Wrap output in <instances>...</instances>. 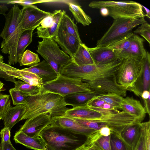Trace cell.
Wrapping results in <instances>:
<instances>
[{"label":"cell","mask_w":150,"mask_h":150,"mask_svg":"<svg viewBox=\"0 0 150 150\" xmlns=\"http://www.w3.org/2000/svg\"><path fill=\"white\" fill-rule=\"evenodd\" d=\"M24 104L26 108L21 120L43 114L55 119L63 116L69 109L63 97L42 89L38 93L29 96Z\"/></svg>","instance_id":"7a4b0ae2"},{"label":"cell","mask_w":150,"mask_h":150,"mask_svg":"<svg viewBox=\"0 0 150 150\" xmlns=\"http://www.w3.org/2000/svg\"><path fill=\"white\" fill-rule=\"evenodd\" d=\"M8 11V6L4 4H0V14L5 15Z\"/></svg>","instance_id":"816d5d0a"},{"label":"cell","mask_w":150,"mask_h":150,"mask_svg":"<svg viewBox=\"0 0 150 150\" xmlns=\"http://www.w3.org/2000/svg\"><path fill=\"white\" fill-rule=\"evenodd\" d=\"M141 97L143 100H146L150 98V90L143 91L141 94Z\"/></svg>","instance_id":"f907efd6"},{"label":"cell","mask_w":150,"mask_h":150,"mask_svg":"<svg viewBox=\"0 0 150 150\" xmlns=\"http://www.w3.org/2000/svg\"><path fill=\"white\" fill-rule=\"evenodd\" d=\"M144 104V108L146 113L150 115V98L146 100H143Z\"/></svg>","instance_id":"681fc988"},{"label":"cell","mask_w":150,"mask_h":150,"mask_svg":"<svg viewBox=\"0 0 150 150\" xmlns=\"http://www.w3.org/2000/svg\"><path fill=\"white\" fill-rule=\"evenodd\" d=\"M110 141L111 150H133L117 134L111 132Z\"/></svg>","instance_id":"d6a6232c"},{"label":"cell","mask_w":150,"mask_h":150,"mask_svg":"<svg viewBox=\"0 0 150 150\" xmlns=\"http://www.w3.org/2000/svg\"><path fill=\"white\" fill-rule=\"evenodd\" d=\"M51 13L42 10L36 6L31 5L22 9V25L24 30L36 28L42 21Z\"/></svg>","instance_id":"7c38bea8"},{"label":"cell","mask_w":150,"mask_h":150,"mask_svg":"<svg viewBox=\"0 0 150 150\" xmlns=\"http://www.w3.org/2000/svg\"><path fill=\"white\" fill-rule=\"evenodd\" d=\"M0 150H1V146L0 145Z\"/></svg>","instance_id":"680465c9"},{"label":"cell","mask_w":150,"mask_h":150,"mask_svg":"<svg viewBox=\"0 0 150 150\" xmlns=\"http://www.w3.org/2000/svg\"><path fill=\"white\" fill-rule=\"evenodd\" d=\"M96 9L105 8L109 12V16L114 19L121 18H144L145 14L142 4L130 1H94L88 5Z\"/></svg>","instance_id":"8992f818"},{"label":"cell","mask_w":150,"mask_h":150,"mask_svg":"<svg viewBox=\"0 0 150 150\" xmlns=\"http://www.w3.org/2000/svg\"><path fill=\"white\" fill-rule=\"evenodd\" d=\"M73 119L81 125L95 130L98 131L102 127H106L110 129L111 132L119 134L126 126L136 122H141L122 111L91 119Z\"/></svg>","instance_id":"5b68a950"},{"label":"cell","mask_w":150,"mask_h":150,"mask_svg":"<svg viewBox=\"0 0 150 150\" xmlns=\"http://www.w3.org/2000/svg\"><path fill=\"white\" fill-rule=\"evenodd\" d=\"M71 61L78 65L95 64L88 50V47L83 43L79 44Z\"/></svg>","instance_id":"484cf974"},{"label":"cell","mask_w":150,"mask_h":150,"mask_svg":"<svg viewBox=\"0 0 150 150\" xmlns=\"http://www.w3.org/2000/svg\"><path fill=\"white\" fill-rule=\"evenodd\" d=\"M123 59L106 64L78 65L74 64L71 74L87 83L90 89L98 95L114 93L125 97L127 90L117 82L116 74Z\"/></svg>","instance_id":"6da1fadb"},{"label":"cell","mask_w":150,"mask_h":150,"mask_svg":"<svg viewBox=\"0 0 150 150\" xmlns=\"http://www.w3.org/2000/svg\"><path fill=\"white\" fill-rule=\"evenodd\" d=\"M98 95L91 91L74 93L65 96L63 98L67 105L75 108L85 105L90 100Z\"/></svg>","instance_id":"603a6c76"},{"label":"cell","mask_w":150,"mask_h":150,"mask_svg":"<svg viewBox=\"0 0 150 150\" xmlns=\"http://www.w3.org/2000/svg\"><path fill=\"white\" fill-rule=\"evenodd\" d=\"M0 145L1 150H16L13 146L10 141L3 143L1 142Z\"/></svg>","instance_id":"7dc6e473"},{"label":"cell","mask_w":150,"mask_h":150,"mask_svg":"<svg viewBox=\"0 0 150 150\" xmlns=\"http://www.w3.org/2000/svg\"><path fill=\"white\" fill-rule=\"evenodd\" d=\"M101 136L99 131H96L87 137L85 142L76 150H88Z\"/></svg>","instance_id":"f35d334b"},{"label":"cell","mask_w":150,"mask_h":150,"mask_svg":"<svg viewBox=\"0 0 150 150\" xmlns=\"http://www.w3.org/2000/svg\"><path fill=\"white\" fill-rule=\"evenodd\" d=\"M11 106L10 95L0 93V121L4 120L6 113Z\"/></svg>","instance_id":"8d00e7d4"},{"label":"cell","mask_w":150,"mask_h":150,"mask_svg":"<svg viewBox=\"0 0 150 150\" xmlns=\"http://www.w3.org/2000/svg\"><path fill=\"white\" fill-rule=\"evenodd\" d=\"M4 3L7 4H17L21 5L23 6H25L31 5H33L36 4L47 2H48L53 1L46 0H13L4 1Z\"/></svg>","instance_id":"ab89813d"},{"label":"cell","mask_w":150,"mask_h":150,"mask_svg":"<svg viewBox=\"0 0 150 150\" xmlns=\"http://www.w3.org/2000/svg\"><path fill=\"white\" fill-rule=\"evenodd\" d=\"M143 63V91L150 90V54L146 51L145 56L142 59Z\"/></svg>","instance_id":"f546056e"},{"label":"cell","mask_w":150,"mask_h":150,"mask_svg":"<svg viewBox=\"0 0 150 150\" xmlns=\"http://www.w3.org/2000/svg\"><path fill=\"white\" fill-rule=\"evenodd\" d=\"M97 97L117 109L120 108L124 98L120 95L114 93L99 94Z\"/></svg>","instance_id":"836d02e7"},{"label":"cell","mask_w":150,"mask_h":150,"mask_svg":"<svg viewBox=\"0 0 150 150\" xmlns=\"http://www.w3.org/2000/svg\"><path fill=\"white\" fill-rule=\"evenodd\" d=\"M97 96L90 100L86 104L89 108H101L105 103L98 98Z\"/></svg>","instance_id":"7bdbcfd3"},{"label":"cell","mask_w":150,"mask_h":150,"mask_svg":"<svg viewBox=\"0 0 150 150\" xmlns=\"http://www.w3.org/2000/svg\"><path fill=\"white\" fill-rule=\"evenodd\" d=\"M11 130L8 127H4L0 132V135L2 142H8L10 141Z\"/></svg>","instance_id":"f6af8a7d"},{"label":"cell","mask_w":150,"mask_h":150,"mask_svg":"<svg viewBox=\"0 0 150 150\" xmlns=\"http://www.w3.org/2000/svg\"><path fill=\"white\" fill-rule=\"evenodd\" d=\"M62 14L61 10H55L44 18L36 28L37 36L42 39L54 37L57 33Z\"/></svg>","instance_id":"8fae6325"},{"label":"cell","mask_w":150,"mask_h":150,"mask_svg":"<svg viewBox=\"0 0 150 150\" xmlns=\"http://www.w3.org/2000/svg\"><path fill=\"white\" fill-rule=\"evenodd\" d=\"M35 28L24 30L21 35L18 42L17 48V61L19 62L26 48L32 41L33 32Z\"/></svg>","instance_id":"f1b7e54d"},{"label":"cell","mask_w":150,"mask_h":150,"mask_svg":"<svg viewBox=\"0 0 150 150\" xmlns=\"http://www.w3.org/2000/svg\"><path fill=\"white\" fill-rule=\"evenodd\" d=\"M134 34L132 33L123 38L107 47L114 50L120 52L127 49L129 46L131 38Z\"/></svg>","instance_id":"e575fe53"},{"label":"cell","mask_w":150,"mask_h":150,"mask_svg":"<svg viewBox=\"0 0 150 150\" xmlns=\"http://www.w3.org/2000/svg\"><path fill=\"white\" fill-rule=\"evenodd\" d=\"M54 122L62 127L87 137L96 131L81 125L73 119L64 116L55 119Z\"/></svg>","instance_id":"44dd1931"},{"label":"cell","mask_w":150,"mask_h":150,"mask_svg":"<svg viewBox=\"0 0 150 150\" xmlns=\"http://www.w3.org/2000/svg\"><path fill=\"white\" fill-rule=\"evenodd\" d=\"M88 150H103L96 142Z\"/></svg>","instance_id":"db71d44e"},{"label":"cell","mask_w":150,"mask_h":150,"mask_svg":"<svg viewBox=\"0 0 150 150\" xmlns=\"http://www.w3.org/2000/svg\"><path fill=\"white\" fill-rule=\"evenodd\" d=\"M146 122H141V132L137 144L134 150H143L144 136L145 132Z\"/></svg>","instance_id":"ee69618b"},{"label":"cell","mask_w":150,"mask_h":150,"mask_svg":"<svg viewBox=\"0 0 150 150\" xmlns=\"http://www.w3.org/2000/svg\"><path fill=\"white\" fill-rule=\"evenodd\" d=\"M54 120L48 114H42L26 119L18 131L23 132L30 137H35L40 135L42 131L52 123Z\"/></svg>","instance_id":"4fadbf2b"},{"label":"cell","mask_w":150,"mask_h":150,"mask_svg":"<svg viewBox=\"0 0 150 150\" xmlns=\"http://www.w3.org/2000/svg\"><path fill=\"white\" fill-rule=\"evenodd\" d=\"M88 49L96 64H108L122 59L120 58V52L107 47H88Z\"/></svg>","instance_id":"e0dca14e"},{"label":"cell","mask_w":150,"mask_h":150,"mask_svg":"<svg viewBox=\"0 0 150 150\" xmlns=\"http://www.w3.org/2000/svg\"><path fill=\"white\" fill-rule=\"evenodd\" d=\"M15 84L13 88L14 90L21 91L29 96L37 94L40 92L41 89V88L31 85L20 80L16 81Z\"/></svg>","instance_id":"4dcf8cb0"},{"label":"cell","mask_w":150,"mask_h":150,"mask_svg":"<svg viewBox=\"0 0 150 150\" xmlns=\"http://www.w3.org/2000/svg\"><path fill=\"white\" fill-rule=\"evenodd\" d=\"M119 109L141 122L144 119L146 114L140 101L132 97L123 98Z\"/></svg>","instance_id":"ac0fdd59"},{"label":"cell","mask_w":150,"mask_h":150,"mask_svg":"<svg viewBox=\"0 0 150 150\" xmlns=\"http://www.w3.org/2000/svg\"><path fill=\"white\" fill-rule=\"evenodd\" d=\"M98 131L100 135L102 136H109L111 133L110 129L106 127H102Z\"/></svg>","instance_id":"c3c4849f"},{"label":"cell","mask_w":150,"mask_h":150,"mask_svg":"<svg viewBox=\"0 0 150 150\" xmlns=\"http://www.w3.org/2000/svg\"><path fill=\"white\" fill-rule=\"evenodd\" d=\"M36 50L53 69L57 74L60 69L71 61L70 56L60 49L52 38H43L39 41Z\"/></svg>","instance_id":"30bf717a"},{"label":"cell","mask_w":150,"mask_h":150,"mask_svg":"<svg viewBox=\"0 0 150 150\" xmlns=\"http://www.w3.org/2000/svg\"><path fill=\"white\" fill-rule=\"evenodd\" d=\"M4 84L0 81V92L3 91Z\"/></svg>","instance_id":"9f6ffc18"},{"label":"cell","mask_w":150,"mask_h":150,"mask_svg":"<svg viewBox=\"0 0 150 150\" xmlns=\"http://www.w3.org/2000/svg\"><path fill=\"white\" fill-rule=\"evenodd\" d=\"M0 61L2 62H4V57L1 54H0Z\"/></svg>","instance_id":"6f0895ef"},{"label":"cell","mask_w":150,"mask_h":150,"mask_svg":"<svg viewBox=\"0 0 150 150\" xmlns=\"http://www.w3.org/2000/svg\"><path fill=\"white\" fill-rule=\"evenodd\" d=\"M136 30L134 31L135 33L141 35L150 44V25L146 22L140 25Z\"/></svg>","instance_id":"74e56055"},{"label":"cell","mask_w":150,"mask_h":150,"mask_svg":"<svg viewBox=\"0 0 150 150\" xmlns=\"http://www.w3.org/2000/svg\"><path fill=\"white\" fill-rule=\"evenodd\" d=\"M52 38L62 50L69 55L71 59L77 51L79 44H82L73 35L59 28L56 35Z\"/></svg>","instance_id":"2e32d148"},{"label":"cell","mask_w":150,"mask_h":150,"mask_svg":"<svg viewBox=\"0 0 150 150\" xmlns=\"http://www.w3.org/2000/svg\"><path fill=\"white\" fill-rule=\"evenodd\" d=\"M141 122L128 125L121 131L120 136L134 150L139 139L141 132Z\"/></svg>","instance_id":"7402d4cb"},{"label":"cell","mask_w":150,"mask_h":150,"mask_svg":"<svg viewBox=\"0 0 150 150\" xmlns=\"http://www.w3.org/2000/svg\"><path fill=\"white\" fill-rule=\"evenodd\" d=\"M40 62V59L38 54L27 50L23 54L19 63L20 66H27L30 67Z\"/></svg>","instance_id":"1f68e13d"},{"label":"cell","mask_w":150,"mask_h":150,"mask_svg":"<svg viewBox=\"0 0 150 150\" xmlns=\"http://www.w3.org/2000/svg\"><path fill=\"white\" fill-rule=\"evenodd\" d=\"M26 108V105L20 104L8 109L5 116L4 127H8L10 130L16 123L21 120Z\"/></svg>","instance_id":"d4e9b609"},{"label":"cell","mask_w":150,"mask_h":150,"mask_svg":"<svg viewBox=\"0 0 150 150\" xmlns=\"http://www.w3.org/2000/svg\"><path fill=\"white\" fill-rule=\"evenodd\" d=\"M22 9L18 4H14L6 14L4 15L5 23L3 29L0 34L2 38L1 44V51L8 54V63L10 65L17 63V48L19 39L24 30L22 27Z\"/></svg>","instance_id":"3957f363"},{"label":"cell","mask_w":150,"mask_h":150,"mask_svg":"<svg viewBox=\"0 0 150 150\" xmlns=\"http://www.w3.org/2000/svg\"><path fill=\"white\" fill-rule=\"evenodd\" d=\"M9 92L12 99L13 105H17L25 104L29 96L21 91L15 90L13 88L9 90Z\"/></svg>","instance_id":"d590c367"},{"label":"cell","mask_w":150,"mask_h":150,"mask_svg":"<svg viewBox=\"0 0 150 150\" xmlns=\"http://www.w3.org/2000/svg\"><path fill=\"white\" fill-rule=\"evenodd\" d=\"M41 89L63 97L74 93L92 91L88 84L81 79L69 77L60 74L54 80L43 83Z\"/></svg>","instance_id":"9c48e42d"},{"label":"cell","mask_w":150,"mask_h":150,"mask_svg":"<svg viewBox=\"0 0 150 150\" xmlns=\"http://www.w3.org/2000/svg\"><path fill=\"white\" fill-rule=\"evenodd\" d=\"M0 69L8 75L27 83L31 85L42 88L43 83L42 79L35 74L13 67L0 61Z\"/></svg>","instance_id":"5bb4252c"},{"label":"cell","mask_w":150,"mask_h":150,"mask_svg":"<svg viewBox=\"0 0 150 150\" xmlns=\"http://www.w3.org/2000/svg\"><path fill=\"white\" fill-rule=\"evenodd\" d=\"M146 21L144 18H121L114 21L103 36L97 41L96 46L107 47L127 36L137 26Z\"/></svg>","instance_id":"ba28073f"},{"label":"cell","mask_w":150,"mask_h":150,"mask_svg":"<svg viewBox=\"0 0 150 150\" xmlns=\"http://www.w3.org/2000/svg\"><path fill=\"white\" fill-rule=\"evenodd\" d=\"M67 3L69 10L77 22L84 26L89 25L91 23V18L85 13L80 5L73 2Z\"/></svg>","instance_id":"83f0119b"},{"label":"cell","mask_w":150,"mask_h":150,"mask_svg":"<svg viewBox=\"0 0 150 150\" xmlns=\"http://www.w3.org/2000/svg\"><path fill=\"white\" fill-rule=\"evenodd\" d=\"M22 69L35 74L42 79L43 83L54 80L58 75L53 69L45 60L34 66Z\"/></svg>","instance_id":"d6986e66"},{"label":"cell","mask_w":150,"mask_h":150,"mask_svg":"<svg viewBox=\"0 0 150 150\" xmlns=\"http://www.w3.org/2000/svg\"><path fill=\"white\" fill-rule=\"evenodd\" d=\"M142 6L143 8L145 10V11L146 12V14H145V16H146L148 18H150V11L149 10L146 8V7L144 6H143L142 5Z\"/></svg>","instance_id":"11a10c76"},{"label":"cell","mask_w":150,"mask_h":150,"mask_svg":"<svg viewBox=\"0 0 150 150\" xmlns=\"http://www.w3.org/2000/svg\"><path fill=\"white\" fill-rule=\"evenodd\" d=\"M101 14L103 16H109V12L107 8H102L100 9Z\"/></svg>","instance_id":"f5cc1de1"},{"label":"cell","mask_w":150,"mask_h":150,"mask_svg":"<svg viewBox=\"0 0 150 150\" xmlns=\"http://www.w3.org/2000/svg\"><path fill=\"white\" fill-rule=\"evenodd\" d=\"M143 63L140 61L125 58L119 66L116 74L117 83L127 91L132 92L138 96H141L142 92L137 84L142 77Z\"/></svg>","instance_id":"52a82bcc"},{"label":"cell","mask_w":150,"mask_h":150,"mask_svg":"<svg viewBox=\"0 0 150 150\" xmlns=\"http://www.w3.org/2000/svg\"><path fill=\"white\" fill-rule=\"evenodd\" d=\"M0 77L4 78L7 81L15 83L16 81L15 78L8 75L5 72L0 69Z\"/></svg>","instance_id":"bcb514c9"},{"label":"cell","mask_w":150,"mask_h":150,"mask_svg":"<svg viewBox=\"0 0 150 150\" xmlns=\"http://www.w3.org/2000/svg\"><path fill=\"white\" fill-rule=\"evenodd\" d=\"M13 139L16 143L21 144L28 148L35 150H47L46 144L40 135L32 137L18 131L15 133Z\"/></svg>","instance_id":"ffe728a7"},{"label":"cell","mask_w":150,"mask_h":150,"mask_svg":"<svg viewBox=\"0 0 150 150\" xmlns=\"http://www.w3.org/2000/svg\"><path fill=\"white\" fill-rule=\"evenodd\" d=\"M144 39L134 33L129 47L121 52L120 58H129L140 61L145 56L146 51L144 46Z\"/></svg>","instance_id":"9a60e30c"},{"label":"cell","mask_w":150,"mask_h":150,"mask_svg":"<svg viewBox=\"0 0 150 150\" xmlns=\"http://www.w3.org/2000/svg\"><path fill=\"white\" fill-rule=\"evenodd\" d=\"M110 135L107 136H100L96 142L103 150H111Z\"/></svg>","instance_id":"60d3db41"},{"label":"cell","mask_w":150,"mask_h":150,"mask_svg":"<svg viewBox=\"0 0 150 150\" xmlns=\"http://www.w3.org/2000/svg\"><path fill=\"white\" fill-rule=\"evenodd\" d=\"M40 135L46 144L47 150H76L86 141L83 138L84 136L62 127L54 121Z\"/></svg>","instance_id":"277c9868"},{"label":"cell","mask_w":150,"mask_h":150,"mask_svg":"<svg viewBox=\"0 0 150 150\" xmlns=\"http://www.w3.org/2000/svg\"><path fill=\"white\" fill-rule=\"evenodd\" d=\"M59 28L68 34L74 36L81 43H83L81 40L76 24L67 14L65 11H62V16Z\"/></svg>","instance_id":"4316f807"},{"label":"cell","mask_w":150,"mask_h":150,"mask_svg":"<svg viewBox=\"0 0 150 150\" xmlns=\"http://www.w3.org/2000/svg\"><path fill=\"white\" fill-rule=\"evenodd\" d=\"M103 115L100 113L89 108L86 105L69 108L63 116L72 118L88 119Z\"/></svg>","instance_id":"cb8c5ba5"},{"label":"cell","mask_w":150,"mask_h":150,"mask_svg":"<svg viewBox=\"0 0 150 150\" xmlns=\"http://www.w3.org/2000/svg\"><path fill=\"white\" fill-rule=\"evenodd\" d=\"M143 150H150V122H146Z\"/></svg>","instance_id":"b9f144b4"}]
</instances>
